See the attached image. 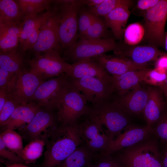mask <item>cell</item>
Listing matches in <instances>:
<instances>
[{"instance_id":"cell-50","label":"cell","mask_w":167,"mask_h":167,"mask_svg":"<svg viewBox=\"0 0 167 167\" xmlns=\"http://www.w3.org/2000/svg\"><path fill=\"white\" fill-rule=\"evenodd\" d=\"M86 167H97L95 164H92Z\"/></svg>"},{"instance_id":"cell-18","label":"cell","mask_w":167,"mask_h":167,"mask_svg":"<svg viewBox=\"0 0 167 167\" xmlns=\"http://www.w3.org/2000/svg\"><path fill=\"white\" fill-rule=\"evenodd\" d=\"M114 53L115 55L125 57L140 64H147L149 62H156L160 57L165 54L158 48L149 45L136 46L125 43L118 44Z\"/></svg>"},{"instance_id":"cell-3","label":"cell","mask_w":167,"mask_h":167,"mask_svg":"<svg viewBox=\"0 0 167 167\" xmlns=\"http://www.w3.org/2000/svg\"><path fill=\"white\" fill-rule=\"evenodd\" d=\"M112 98L92 105L87 115L99 120L109 140L130 124L129 115L119 107L114 98L113 100Z\"/></svg>"},{"instance_id":"cell-12","label":"cell","mask_w":167,"mask_h":167,"mask_svg":"<svg viewBox=\"0 0 167 167\" xmlns=\"http://www.w3.org/2000/svg\"><path fill=\"white\" fill-rule=\"evenodd\" d=\"M69 78L71 83L92 105L110 99L113 97L114 90L113 84L94 77Z\"/></svg>"},{"instance_id":"cell-31","label":"cell","mask_w":167,"mask_h":167,"mask_svg":"<svg viewBox=\"0 0 167 167\" xmlns=\"http://www.w3.org/2000/svg\"><path fill=\"white\" fill-rule=\"evenodd\" d=\"M1 138L6 146L19 156L24 149L22 137L13 130L7 129L0 134Z\"/></svg>"},{"instance_id":"cell-26","label":"cell","mask_w":167,"mask_h":167,"mask_svg":"<svg viewBox=\"0 0 167 167\" xmlns=\"http://www.w3.org/2000/svg\"><path fill=\"white\" fill-rule=\"evenodd\" d=\"M96 154L84 142L56 167H86L92 164Z\"/></svg>"},{"instance_id":"cell-48","label":"cell","mask_w":167,"mask_h":167,"mask_svg":"<svg viewBox=\"0 0 167 167\" xmlns=\"http://www.w3.org/2000/svg\"><path fill=\"white\" fill-rule=\"evenodd\" d=\"M6 167H28L24 164L21 163H11L8 161L5 162Z\"/></svg>"},{"instance_id":"cell-5","label":"cell","mask_w":167,"mask_h":167,"mask_svg":"<svg viewBox=\"0 0 167 167\" xmlns=\"http://www.w3.org/2000/svg\"><path fill=\"white\" fill-rule=\"evenodd\" d=\"M145 29L143 41L158 48L165 46V26L167 19V0H160L143 14Z\"/></svg>"},{"instance_id":"cell-6","label":"cell","mask_w":167,"mask_h":167,"mask_svg":"<svg viewBox=\"0 0 167 167\" xmlns=\"http://www.w3.org/2000/svg\"><path fill=\"white\" fill-rule=\"evenodd\" d=\"M70 83L65 73L45 81L38 87L31 101L49 109H57Z\"/></svg>"},{"instance_id":"cell-37","label":"cell","mask_w":167,"mask_h":167,"mask_svg":"<svg viewBox=\"0 0 167 167\" xmlns=\"http://www.w3.org/2000/svg\"><path fill=\"white\" fill-rule=\"evenodd\" d=\"M96 17L89 11L81 13L78 20V37H81L84 34Z\"/></svg>"},{"instance_id":"cell-25","label":"cell","mask_w":167,"mask_h":167,"mask_svg":"<svg viewBox=\"0 0 167 167\" xmlns=\"http://www.w3.org/2000/svg\"><path fill=\"white\" fill-rule=\"evenodd\" d=\"M22 23H0V52H6L19 48Z\"/></svg>"},{"instance_id":"cell-30","label":"cell","mask_w":167,"mask_h":167,"mask_svg":"<svg viewBox=\"0 0 167 167\" xmlns=\"http://www.w3.org/2000/svg\"><path fill=\"white\" fill-rule=\"evenodd\" d=\"M45 142L43 135L26 145L22 151L19 157L26 164L33 162L42 155Z\"/></svg>"},{"instance_id":"cell-11","label":"cell","mask_w":167,"mask_h":167,"mask_svg":"<svg viewBox=\"0 0 167 167\" xmlns=\"http://www.w3.org/2000/svg\"><path fill=\"white\" fill-rule=\"evenodd\" d=\"M51 8L50 13L41 26L37 39L30 50L36 54L52 49L59 44V16L58 4Z\"/></svg>"},{"instance_id":"cell-28","label":"cell","mask_w":167,"mask_h":167,"mask_svg":"<svg viewBox=\"0 0 167 167\" xmlns=\"http://www.w3.org/2000/svg\"><path fill=\"white\" fill-rule=\"evenodd\" d=\"M23 19L24 17L16 1L0 0V23L20 24Z\"/></svg>"},{"instance_id":"cell-46","label":"cell","mask_w":167,"mask_h":167,"mask_svg":"<svg viewBox=\"0 0 167 167\" xmlns=\"http://www.w3.org/2000/svg\"><path fill=\"white\" fill-rule=\"evenodd\" d=\"M104 0H81L82 3H84L92 7H94L101 4Z\"/></svg>"},{"instance_id":"cell-8","label":"cell","mask_w":167,"mask_h":167,"mask_svg":"<svg viewBox=\"0 0 167 167\" xmlns=\"http://www.w3.org/2000/svg\"><path fill=\"white\" fill-rule=\"evenodd\" d=\"M118 44L113 38L90 39L81 38L70 49L64 52L66 60L74 63L79 61L99 56L116 49Z\"/></svg>"},{"instance_id":"cell-14","label":"cell","mask_w":167,"mask_h":167,"mask_svg":"<svg viewBox=\"0 0 167 167\" xmlns=\"http://www.w3.org/2000/svg\"><path fill=\"white\" fill-rule=\"evenodd\" d=\"M79 124L80 137L88 147L95 153L104 152L109 143L108 136L99 120L92 116Z\"/></svg>"},{"instance_id":"cell-36","label":"cell","mask_w":167,"mask_h":167,"mask_svg":"<svg viewBox=\"0 0 167 167\" xmlns=\"http://www.w3.org/2000/svg\"><path fill=\"white\" fill-rule=\"evenodd\" d=\"M167 78V72L155 68L148 72L143 81L149 84L158 87L164 82Z\"/></svg>"},{"instance_id":"cell-27","label":"cell","mask_w":167,"mask_h":167,"mask_svg":"<svg viewBox=\"0 0 167 167\" xmlns=\"http://www.w3.org/2000/svg\"><path fill=\"white\" fill-rule=\"evenodd\" d=\"M24 54L19 48L8 52H0V68L14 73L24 69Z\"/></svg>"},{"instance_id":"cell-21","label":"cell","mask_w":167,"mask_h":167,"mask_svg":"<svg viewBox=\"0 0 167 167\" xmlns=\"http://www.w3.org/2000/svg\"><path fill=\"white\" fill-rule=\"evenodd\" d=\"M147 89L148 98L143 114L146 125L153 128L167 106L164 101L163 94L158 87H149Z\"/></svg>"},{"instance_id":"cell-19","label":"cell","mask_w":167,"mask_h":167,"mask_svg":"<svg viewBox=\"0 0 167 167\" xmlns=\"http://www.w3.org/2000/svg\"><path fill=\"white\" fill-rule=\"evenodd\" d=\"M147 89L140 85L122 96L114 99L119 107L129 115L143 113L148 98Z\"/></svg>"},{"instance_id":"cell-41","label":"cell","mask_w":167,"mask_h":167,"mask_svg":"<svg viewBox=\"0 0 167 167\" xmlns=\"http://www.w3.org/2000/svg\"><path fill=\"white\" fill-rule=\"evenodd\" d=\"M15 74L0 68V88L7 85Z\"/></svg>"},{"instance_id":"cell-42","label":"cell","mask_w":167,"mask_h":167,"mask_svg":"<svg viewBox=\"0 0 167 167\" xmlns=\"http://www.w3.org/2000/svg\"><path fill=\"white\" fill-rule=\"evenodd\" d=\"M160 0H139L138 1L137 6L138 8L145 11L154 7Z\"/></svg>"},{"instance_id":"cell-23","label":"cell","mask_w":167,"mask_h":167,"mask_svg":"<svg viewBox=\"0 0 167 167\" xmlns=\"http://www.w3.org/2000/svg\"><path fill=\"white\" fill-rule=\"evenodd\" d=\"M35 102L31 101L25 105L18 106L10 118L0 125L3 131L7 129L15 130L29 123L41 108Z\"/></svg>"},{"instance_id":"cell-22","label":"cell","mask_w":167,"mask_h":167,"mask_svg":"<svg viewBox=\"0 0 167 167\" xmlns=\"http://www.w3.org/2000/svg\"><path fill=\"white\" fill-rule=\"evenodd\" d=\"M151 69H142L128 71L123 74L112 76L114 92L118 96H122L132 90L143 81L147 73Z\"/></svg>"},{"instance_id":"cell-2","label":"cell","mask_w":167,"mask_h":167,"mask_svg":"<svg viewBox=\"0 0 167 167\" xmlns=\"http://www.w3.org/2000/svg\"><path fill=\"white\" fill-rule=\"evenodd\" d=\"M111 155L121 167H163L157 141L151 137Z\"/></svg>"},{"instance_id":"cell-47","label":"cell","mask_w":167,"mask_h":167,"mask_svg":"<svg viewBox=\"0 0 167 167\" xmlns=\"http://www.w3.org/2000/svg\"><path fill=\"white\" fill-rule=\"evenodd\" d=\"M158 87L162 91L167 100V78L164 82Z\"/></svg>"},{"instance_id":"cell-20","label":"cell","mask_w":167,"mask_h":167,"mask_svg":"<svg viewBox=\"0 0 167 167\" xmlns=\"http://www.w3.org/2000/svg\"><path fill=\"white\" fill-rule=\"evenodd\" d=\"M93 58L112 75L142 69L146 68L147 65L138 64L129 58L116 55H108L105 54Z\"/></svg>"},{"instance_id":"cell-7","label":"cell","mask_w":167,"mask_h":167,"mask_svg":"<svg viewBox=\"0 0 167 167\" xmlns=\"http://www.w3.org/2000/svg\"><path fill=\"white\" fill-rule=\"evenodd\" d=\"M70 82L57 109L58 122L63 124L77 122L81 116L88 115L90 110L85 96Z\"/></svg>"},{"instance_id":"cell-16","label":"cell","mask_w":167,"mask_h":167,"mask_svg":"<svg viewBox=\"0 0 167 167\" xmlns=\"http://www.w3.org/2000/svg\"><path fill=\"white\" fill-rule=\"evenodd\" d=\"M65 74L72 79L94 77L112 84V76L93 58L82 60L70 64Z\"/></svg>"},{"instance_id":"cell-38","label":"cell","mask_w":167,"mask_h":167,"mask_svg":"<svg viewBox=\"0 0 167 167\" xmlns=\"http://www.w3.org/2000/svg\"><path fill=\"white\" fill-rule=\"evenodd\" d=\"M19 105L11 95L8 93L3 107L0 111V125L6 121Z\"/></svg>"},{"instance_id":"cell-43","label":"cell","mask_w":167,"mask_h":167,"mask_svg":"<svg viewBox=\"0 0 167 167\" xmlns=\"http://www.w3.org/2000/svg\"><path fill=\"white\" fill-rule=\"evenodd\" d=\"M155 69L167 72V55H164L155 62Z\"/></svg>"},{"instance_id":"cell-10","label":"cell","mask_w":167,"mask_h":167,"mask_svg":"<svg viewBox=\"0 0 167 167\" xmlns=\"http://www.w3.org/2000/svg\"><path fill=\"white\" fill-rule=\"evenodd\" d=\"M44 81L24 69L15 74L7 85V93L19 105H25L31 101L36 90Z\"/></svg>"},{"instance_id":"cell-49","label":"cell","mask_w":167,"mask_h":167,"mask_svg":"<svg viewBox=\"0 0 167 167\" xmlns=\"http://www.w3.org/2000/svg\"><path fill=\"white\" fill-rule=\"evenodd\" d=\"M165 46L166 50L167 51V33L165 34Z\"/></svg>"},{"instance_id":"cell-1","label":"cell","mask_w":167,"mask_h":167,"mask_svg":"<svg viewBox=\"0 0 167 167\" xmlns=\"http://www.w3.org/2000/svg\"><path fill=\"white\" fill-rule=\"evenodd\" d=\"M43 135L46 149L41 167H56L84 142L78 122L59 123Z\"/></svg>"},{"instance_id":"cell-32","label":"cell","mask_w":167,"mask_h":167,"mask_svg":"<svg viewBox=\"0 0 167 167\" xmlns=\"http://www.w3.org/2000/svg\"><path fill=\"white\" fill-rule=\"evenodd\" d=\"M133 1L129 0H104L98 5L92 7L89 11L96 16H104L119 7L124 6L130 7Z\"/></svg>"},{"instance_id":"cell-44","label":"cell","mask_w":167,"mask_h":167,"mask_svg":"<svg viewBox=\"0 0 167 167\" xmlns=\"http://www.w3.org/2000/svg\"><path fill=\"white\" fill-rule=\"evenodd\" d=\"M7 85L0 88V111H1L6 102L7 95Z\"/></svg>"},{"instance_id":"cell-40","label":"cell","mask_w":167,"mask_h":167,"mask_svg":"<svg viewBox=\"0 0 167 167\" xmlns=\"http://www.w3.org/2000/svg\"><path fill=\"white\" fill-rule=\"evenodd\" d=\"M0 155L11 163L26 164L24 160L14 152L8 149L0 138Z\"/></svg>"},{"instance_id":"cell-24","label":"cell","mask_w":167,"mask_h":167,"mask_svg":"<svg viewBox=\"0 0 167 167\" xmlns=\"http://www.w3.org/2000/svg\"><path fill=\"white\" fill-rule=\"evenodd\" d=\"M129 6L117 7L104 16V21L108 27L111 29L115 38L122 40L130 14Z\"/></svg>"},{"instance_id":"cell-13","label":"cell","mask_w":167,"mask_h":167,"mask_svg":"<svg viewBox=\"0 0 167 167\" xmlns=\"http://www.w3.org/2000/svg\"><path fill=\"white\" fill-rule=\"evenodd\" d=\"M153 134V129L146 125L130 124L112 138L103 152L111 155L124 148L146 139Z\"/></svg>"},{"instance_id":"cell-33","label":"cell","mask_w":167,"mask_h":167,"mask_svg":"<svg viewBox=\"0 0 167 167\" xmlns=\"http://www.w3.org/2000/svg\"><path fill=\"white\" fill-rule=\"evenodd\" d=\"M107 28L105 21L96 16L86 33L80 38L90 39L111 38L108 36Z\"/></svg>"},{"instance_id":"cell-4","label":"cell","mask_w":167,"mask_h":167,"mask_svg":"<svg viewBox=\"0 0 167 167\" xmlns=\"http://www.w3.org/2000/svg\"><path fill=\"white\" fill-rule=\"evenodd\" d=\"M58 6L59 44L66 51L77 42L78 37V13L81 1L56 0Z\"/></svg>"},{"instance_id":"cell-17","label":"cell","mask_w":167,"mask_h":167,"mask_svg":"<svg viewBox=\"0 0 167 167\" xmlns=\"http://www.w3.org/2000/svg\"><path fill=\"white\" fill-rule=\"evenodd\" d=\"M51 8L42 14L25 16L22 23L19 49L24 54L36 42L42 24L51 13Z\"/></svg>"},{"instance_id":"cell-29","label":"cell","mask_w":167,"mask_h":167,"mask_svg":"<svg viewBox=\"0 0 167 167\" xmlns=\"http://www.w3.org/2000/svg\"><path fill=\"white\" fill-rule=\"evenodd\" d=\"M24 18L26 16L36 15L42 11L49 10L51 4L55 0H18L15 1Z\"/></svg>"},{"instance_id":"cell-35","label":"cell","mask_w":167,"mask_h":167,"mask_svg":"<svg viewBox=\"0 0 167 167\" xmlns=\"http://www.w3.org/2000/svg\"><path fill=\"white\" fill-rule=\"evenodd\" d=\"M153 134L164 144L167 143V107L155 124Z\"/></svg>"},{"instance_id":"cell-39","label":"cell","mask_w":167,"mask_h":167,"mask_svg":"<svg viewBox=\"0 0 167 167\" xmlns=\"http://www.w3.org/2000/svg\"><path fill=\"white\" fill-rule=\"evenodd\" d=\"M94 161L97 167H121L111 155L103 152L96 154Z\"/></svg>"},{"instance_id":"cell-15","label":"cell","mask_w":167,"mask_h":167,"mask_svg":"<svg viewBox=\"0 0 167 167\" xmlns=\"http://www.w3.org/2000/svg\"><path fill=\"white\" fill-rule=\"evenodd\" d=\"M44 108H41L29 123L19 129L22 137L26 141L31 142L40 138L42 133L58 125L57 116L52 112L54 110Z\"/></svg>"},{"instance_id":"cell-45","label":"cell","mask_w":167,"mask_h":167,"mask_svg":"<svg viewBox=\"0 0 167 167\" xmlns=\"http://www.w3.org/2000/svg\"><path fill=\"white\" fill-rule=\"evenodd\" d=\"M165 145L163 150L161 152V157L163 167H167V143Z\"/></svg>"},{"instance_id":"cell-34","label":"cell","mask_w":167,"mask_h":167,"mask_svg":"<svg viewBox=\"0 0 167 167\" xmlns=\"http://www.w3.org/2000/svg\"><path fill=\"white\" fill-rule=\"evenodd\" d=\"M145 34L143 26L141 24L133 23L126 27L124 34V43L131 45H135L143 39Z\"/></svg>"},{"instance_id":"cell-51","label":"cell","mask_w":167,"mask_h":167,"mask_svg":"<svg viewBox=\"0 0 167 167\" xmlns=\"http://www.w3.org/2000/svg\"></svg>"},{"instance_id":"cell-9","label":"cell","mask_w":167,"mask_h":167,"mask_svg":"<svg viewBox=\"0 0 167 167\" xmlns=\"http://www.w3.org/2000/svg\"><path fill=\"white\" fill-rule=\"evenodd\" d=\"M36 54L28 61L30 71L44 79L58 77L65 73L70 64L60 56L58 50L52 49Z\"/></svg>"}]
</instances>
